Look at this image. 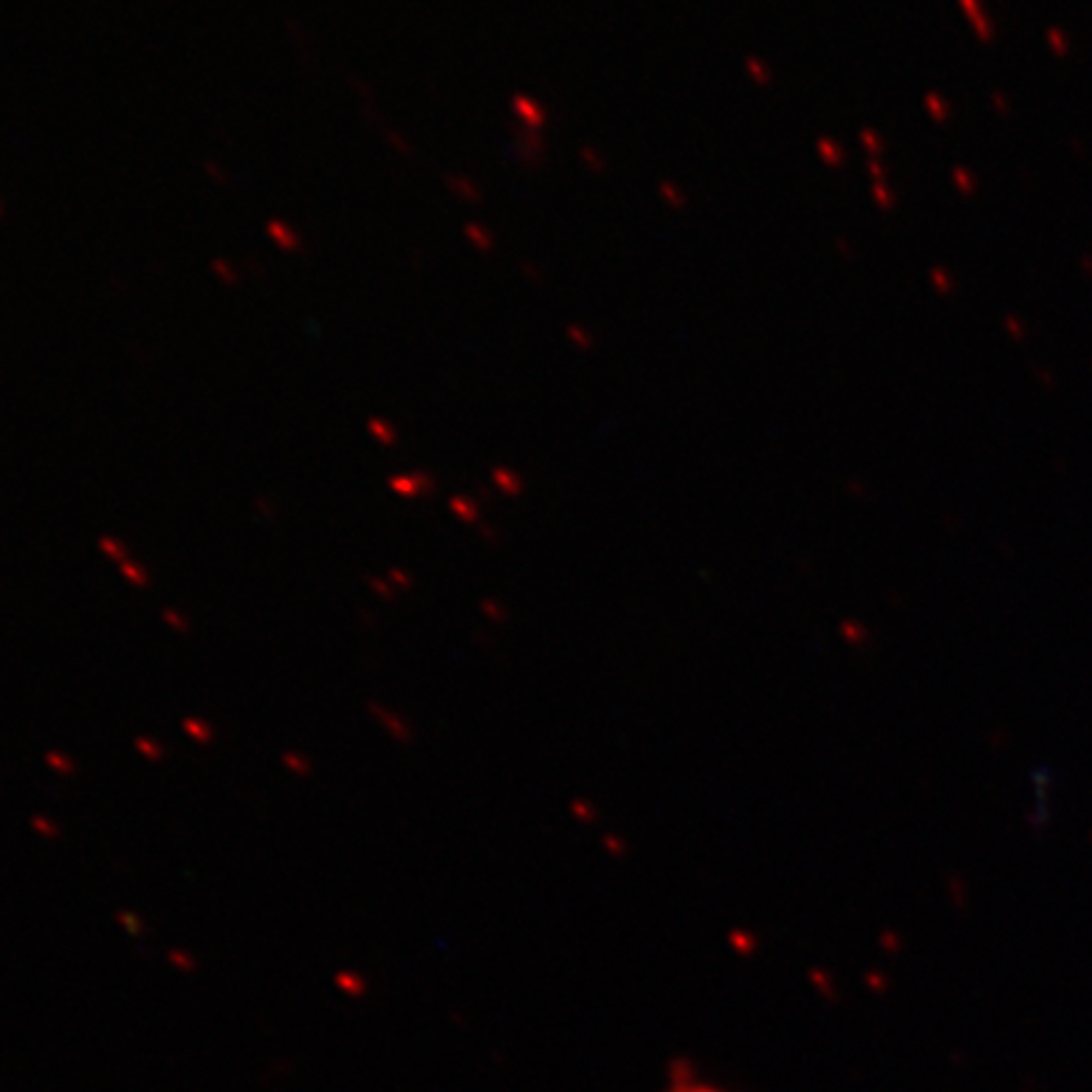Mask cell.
Masks as SVG:
<instances>
[{
    "mask_svg": "<svg viewBox=\"0 0 1092 1092\" xmlns=\"http://www.w3.org/2000/svg\"><path fill=\"white\" fill-rule=\"evenodd\" d=\"M185 726H187V733L197 736L200 741H208V738H210V731H208L205 724H197V721H192V719H190V721H185Z\"/></svg>",
    "mask_w": 1092,
    "mask_h": 1092,
    "instance_id": "4fadbf2b",
    "label": "cell"
},
{
    "mask_svg": "<svg viewBox=\"0 0 1092 1092\" xmlns=\"http://www.w3.org/2000/svg\"><path fill=\"white\" fill-rule=\"evenodd\" d=\"M210 268H213V273H215L218 281H223L228 286L238 284V268L233 266V261H228V258H213Z\"/></svg>",
    "mask_w": 1092,
    "mask_h": 1092,
    "instance_id": "52a82bcc",
    "label": "cell"
},
{
    "mask_svg": "<svg viewBox=\"0 0 1092 1092\" xmlns=\"http://www.w3.org/2000/svg\"><path fill=\"white\" fill-rule=\"evenodd\" d=\"M660 197L666 200L667 208H672V210H683L685 208V195L672 185V182L663 180L660 182Z\"/></svg>",
    "mask_w": 1092,
    "mask_h": 1092,
    "instance_id": "8fae6325",
    "label": "cell"
},
{
    "mask_svg": "<svg viewBox=\"0 0 1092 1092\" xmlns=\"http://www.w3.org/2000/svg\"><path fill=\"white\" fill-rule=\"evenodd\" d=\"M33 827H36L38 832H44V835H56V832H54V827H51L44 817H41V819L36 817V819H33Z\"/></svg>",
    "mask_w": 1092,
    "mask_h": 1092,
    "instance_id": "2e32d148",
    "label": "cell"
},
{
    "mask_svg": "<svg viewBox=\"0 0 1092 1092\" xmlns=\"http://www.w3.org/2000/svg\"><path fill=\"white\" fill-rule=\"evenodd\" d=\"M746 71L751 73V79L759 86H769L772 84V68L766 66V61L756 59V56H746Z\"/></svg>",
    "mask_w": 1092,
    "mask_h": 1092,
    "instance_id": "ba28073f",
    "label": "cell"
},
{
    "mask_svg": "<svg viewBox=\"0 0 1092 1092\" xmlns=\"http://www.w3.org/2000/svg\"><path fill=\"white\" fill-rule=\"evenodd\" d=\"M655 1092H738L731 1085L706 1075L703 1070H698L690 1060H675L667 1067L663 1083L658 1085Z\"/></svg>",
    "mask_w": 1092,
    "mask_h": 1092,
    "instance_id": "6da1fadb",
    "label": "cell"
},
{
    "mask_svg": "<svg viewBox=\"0 0 1092 1092\" xmlns=\"http://www.w3.org/2000/svg\"><path fill=\"white\" fill-rule=\"evenodd\" d=\"M511 112L519 117L521 124H526V129H542L546 124V109L529 94H514Z\"/></svg>",
    "mask_w": 1092,
    "mask_h": 1092,
    "instance_id": "7a4b0ae2",
    "label": "cell"
},
{
    "mask_svg": "<svg viewBox=\"0 0 1092 1092\" xmlns=\"http://www.w3.org/2000/svg\"><path fill=\"white\" fill-rule=\"evenodd\" d=\"M49 764H54V766H56V772H63V774H68V772H71V764H68V759H63V756L59 759V756H54V754H51V756H49Z\"/></svg>",
    "mask_w": 1092,
    "mask_h": 1092,
    "instance_id": "9a60e30c",
    "label": "cell"
},
{
    "mask_svg": "<svg viewBox=\"0 0 1092 1092\" xmlns=\"http://www.w3.org/2000/svg\"><path fill=\"white\" fill-rule=\"evenodd\" d=\"M579 157H582V162L592 170V173H605L607 165L605 160L592 150V147H579Z\"/></svg>",
    "mask_w": 1092,
    "mask_h": 1092,
    "instance_id": "7c38bea8",
    "label": "cell"
},
{
    "mask_svg": "<svg viewBox=\"0 0 1092 1092\" xmlns=\"http://www.w3.org/2000/svg\"><path fill=\"white\" fill-rule=\"evenodd\" d=\"M137 746H139V751H144V754H150V756H155V759H160V756H162V751H157V746H155V743H150V741H144V738H139V741H137Z\"/></svg>",
    "mask_w": 1092,
    "mask_h": 1092,
    "instance_id": "5bb4252c",
    "label": "cell"
},
{
    "mask_svg": "<svg viewBox=\"0 0 1092 1092\" xmlns=\"http://www.w3.org/2000/svg\"><path fill=\"white\" fill-rule=\"evenodd\" d=\"M369 432H372L379 443H385V445H392V443L397 440L395 427L387 423V420H379V418H372V420H369Z\"/></svg>",
    "mask_w": 1092,
    "mask_h": 1092,
    "instance_id": "30bf717a",
    "label": "cell"
},
{
    "mask_svg": "<svg viewBox=\"0 0 1092 1092\" xmlns=\"http://www.w3.org/2000/svg\"><path fill=\"white\" fill-rule=\"evenodd\" d=\"M448 190L453 192V195H458V197H463L466 203H476V200H481V190L476 187V182L468 180V178H463V175H450L448 180Z\"/></svg>",
    "mask_w": 1092,
    "mask_h": 1092,
    "instance_id": "277c9868",
    "label": "cell"
},
{
    "mask_svg": "<svg viewBox=\"0 0 1092 1092\" xmlns=\"http://www.w3.org/2000/svg\"><path fill=\"white\" fill-rule=\"evenodd\" d=\"M266 236L271 238V243H273L279 250H284V253H299V250L303 248V241H302V236H299V231H296L291 223L279 220V218H273V220H268V223H266Z\"/></svg>",
    "mask_w": 1092,
    "mask_h": 1092,
    "instance_id": "3957f363",
    "label": "cell"
},
{
    "mask_svg": "<svg viewBox=\"0 0 1092 1092\" xmlns=\"http://www.w3.org/2000/svg\"><path fill=\"white\" fill-rule=\"evenodd\" d=\"M463 233H466V238L471 241L473 248H478V250H490L493 248V233L481 226V223H468L466 228H463Z\"/></svg>",
    "mask_w": 1092,
    "mask_h": 1092,
    "instance_id": "8992f818",
    "label": "cell"
},
{
    "mask_svg": "<svg viewBox=\"0 0 1092 1092\" xmlns=\"http://www.w3.org/2000/svg\"><path fill=\"white\" fill-rule=\"evenodd\" d=\"M817 152H819V157H822V162H825L827 167H840V165H842V160H845L842 147H840L835 139H830V137H822V139L817 142Z\"/></svg>",
    "mask_w": 1092,
    "mask_h": 1092,
    "instance_id": "5b68a950",
    "label": "cell"
},
{
    "mask_svg": "<svg viewBox=\"0 0 1092 1092\" xmlns=\"http://www.w3.org/2000/svg\"><path fill=\"white\" fill-rule=\"evenodd\" d=\"M567 337H569V342L577 347V349H592V344H595V337L590 334V329H584L582 324H569L567 326Z\"/></svg>",
    "mask_w": 1092,
    "mask_h": 1092,
    "instance_id": "9c48e42d",
    "label": "cell"
}]
</instances>
